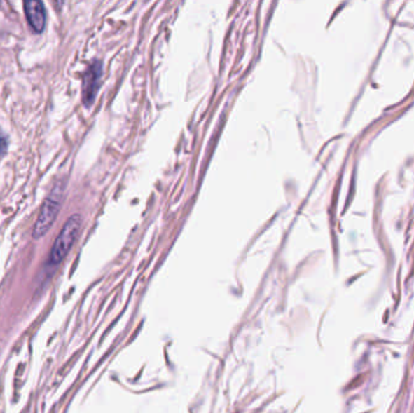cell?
<instances>
[{
  "instance_id": "6da1fadb",
  "label": "cell",
  "mask_w": 414,
  "mask_h": 413,
  "mask_svg": "<svg viewBox=\"0 0 414 413\" xmlns=\"http://www.w3.org/2000/svg\"><path fill=\"white\" fill-rule=\"evenodd\" d=\"M81 223H83V218L78 213H74L68 218L67 222L64 223L62 231H60L51 249L49 258L50 266H58L67 256L76 243V238L79 236Z\"/></svg>"
},
{
  "instance_id": "7a4b0ae2",
  "label": "cell",
  "mask_w": 414,
  "mask_h": 413,
  "mask_svg": "<svg viewBox=\"0 0 414 413\" xmlns=\"http://www.w3.org/2000/svg\"><path fill=\"white\" fill-rule=\"evenodd\" d=\"M63 189L64 186L56 184L54 191H51V194L45 199L44 204L41 206V213L33 228L32 236L34 239L43 238L50 231V228L54 226L62 205Z\"/></svg>"
},
{
  "instance_id": "3957f363",
  "label": "cell",
  "mask_w": 414,
  "mask_h": 413,
  "mask_svg": "<svg viewBox=\"0 0 414 413\" xmlns=\"http://www.w3.org/2000/svg\"><path fill=\"white\" fill-rule=\"evenodd\" d=\"M102 74V63L99 61H95L84 76V84H83V101L85 106L92 104L96 97V93L99 86V80Z\"/></svg>"
},
{
  "instance_id": "277c9868",
  "label": "cell",
  "mask_w": 414,
  "mask_h": 413,
  "mask_svg": "<svg viewBox=\"0 0 414 413\" xmlns=\"http://www.w3.org/2000/svg\"><path fill=\"white\" fill-rule=\"evenodd\" d=\"M25 13L32 28L36 33H41L46 26V13L44 5L38 0H28L25 1Z\"/></svg>"
}]
</instances>
